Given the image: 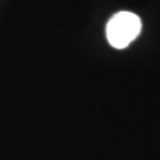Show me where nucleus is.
I'll return each mask as SVG.
<instances>
[{
    "instance_id": "nucleus-1",
    "label": "nucleus",
    "mask_w": 160,
    "mask_h": 160,
    "mask_svg": "<svg viewBox=\"0 0 160 160\" xmlns=\"http://www.w3.org/2000/svg\"><path fill=\"white\" fill-rule=\"evenodd\" d=\"M141 20L137 14L122 11L114 14L107 24V39L116 49H125L141 32Z\"/></svg>"
}]
</instances>
